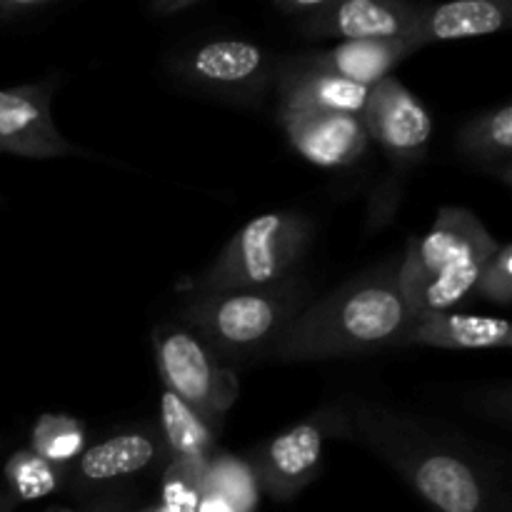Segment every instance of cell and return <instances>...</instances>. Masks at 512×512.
Here are the masks:
<instances>
[{
	"mask_svg": "<svg viewBox=\"0 0 512 512\" xmlns=\"http://www.w3.org/2000/svg\"><path fill=\"white\" fill-rule=\"evenodd\" d=\"M340 420L433 512H505L498 483L485 465L418 420L375 403H358Z\"/></svg>",
	"mask_w": 512,
	"mask_h": 512,
	"instance_id": "1",
	"label": "cell"
},
{
	"mask_svg": "<svg viewBox=\"0 0 512 512\" xmlns=\"http://www.w3.org/2000/svg\"><path fill=\"white\" fill-rule=\"evenodd\" d=\"M398 265L395 260L365 270L310 300L270 345V355L283 363H310L398 348L415 315L400 293Z\"/></svg>",
	"mask_w": 512,
	"mask_h": 512,
	"instance_id": "2",
	"label": "cell"
},
{
	"mask_svg": "<svg viewBox=\"0 0 512 512\" xmlns=\"http://www.w3.org/2000/svg\"><path fill=\"white\" fill-rule=\"evenodd\" d=\"M498 248L473 210L440 208L433 228L410 240L398 265L405 303L415 315L458 308L473 295L480 270Z\"/></svg>",
	"mask_w": 512,
	"mask_h": 512,
	"instance_id": "3",
	"label": "cell"
},
{
	"mask_svg": "<svg viewBox=\"0 0 512 512\" xmlns=\"http://www.w3.org/2000/svg\"><path fill=\"white\" fill-rule=\"evenodd\" d=\"M308 303V280L290 275L265 288L190 295L180 318L228 363L270 350Z\"/></svg>",
	"mask_w": 512,
	"mask_h": 512,
	"instance_id": "4",
	"label": "cell"
},
{
	"mask_svg": "<svg viewBox=\"0 0 512 512\" xmlns=\"http://www.w3.org/2000/svg\"><path fill=\"white\" fill-rule=\"evenodd\" d=\"M313 233V220L298 210L258 215L225 243L218 258L193 283V295L265 288L290 278L303 263Z\"/></svg>",
	"mask_w": 512,
	"mask_h": 512,
	"instance_id": "5",
	"label": "cell"
},
{
	"mask_svg": "<svg viewBox=\"0 0 512 512\" xmlns=\"http://www.w3.org/2000/svg\"><path fill=\"white\" fill-rule=\"evenodd\" d=\"M155 363L165 390L178 395L218 433L238 400V378L225 360L183 323H165L153 333Z\"/></svg>",
	"mask_w": 512,
	"mask_h": 512,
	"instance_id": "6",
	"label": "cell"
},
{
	"mask_svg": "<svg viewBox=\"0 0 512 512\" xmlns=\"http://www.w3.org/2000/svg\"><path fill=\"white\" fill-rule=\"evenodd\" d=\"M278 60L253 40L210 38L185 48L173 70L183 83L218 98L250 103L273 85Z\"/></svg>",
	"mask_w": 512,
	"mask_h": 512,
	"instance_id": "7",
	"label": "cell"
},
{
	"mask_svg": "<svg viewBox=\"0 0 512 512\" xmlns=\"http://www.w3.org/2000/svg\"><path fill=\"white\" fill-rule=\"evenodd\" d=\"M360 120L368 130V138L375 140L398 168H413L428 153L433 115L420 103L418 95L410 93L393 75L370 88Z\"/></svg>",
	"mask_w": 512,
	"mask_h": 512,
	"instance_id": "8",
	"label": "cell"
},
{
	"mask_svg": "<svg viewBox=\"0 0 512 512\" xmlns=\"http://www.w3.org/2000/svg\"><path fill=\"white\" fill-rule=\"evenodd\" d=\"M333 420L315 415L265 443L250 463L260 488L275 500H290L303 493L320 475L325 438Z\"/></svg>",
	"mask_w": 512,
	"mask_h": 512,
	"instance_id": "9",
	"label": "cell"
},
{
	"mask_svg": "<svg viewBox=\"0 0 512 512\" xmlns=\"http://www.w3.org/2000/svg\"><path fill=\"white\" fill-rule=\"evenodd\" d=\"M53 83L0 90V153L48 160L75 153L53 120Z\"/></svg>",
	"mask_w": 512,
	"mask_h": 512,
	"instance_id": "10",
	"label": "cell"
},
{
	"mask_svg": "<svg viewBox=\"0 0 512 512\" xmlns=\"http://www.w3.org/2000/svg\"><path fill=\"white\" fill-rule=\"evenodd\" d=\"M420 3L413 0H333L300 15L305 38L325 40H408Z\"/></svg>",
	"mask_w": 512,
	"mask_h": 512,
	"instance_id": "11",
	"label": "cell"
},
{
	"mask_svg": "<svg viewBox=\"0 0 512 512\" xmlns=\"http://www.w3.org/2000/svg\"><path fill=\"white\" fill-rule=\"evenodd\" d=\"M295 153L320 168H350L368 153V130L360 115L328 110H278Z\"/></svg>",
	"mask_w": 512,
	"mask_h": 512,
	"instance_id": "12",
	"label": "cell"
},
{
	"mask_svg": "<svg viewBox=\"0 0 512 512\" xmlns=\"http://www.w3.org/2000/svg\"><path fill=\"white\" fill-rule=\"evenodd\" d=\"M275 90L278 110H328V113L363 115L370 88L338 78L333 73L305 63L300 55H290L275 63Z\"/></svg>",
	"mask_w": 512,
	"mask_h": 512,
	"instance_id": "13",
	"label": "cell"
},
{
	"mask_svg": "<svg viewBox=\"0 0 512 512\" xmlns=\"http://www.w3.org/2000/svg\"><path fill=\"white\" fill-rule=\"evenodd\" d=\"M512 0H448V3H420L418 18L410 30L415 50L445 40L480 38L500 33L510 23Z\"/></svg>",
	"mask_w": 512,
	"mask_h": 512,
	"instance_id": "14",
	"label": "cell"
},
{
	"mask_svg": "<svg viewBox=\"0 0 512 512\" xmlns=\"http://www.w3.org/2000/svg\"><path fill=\"white\" fill-rule=\"evenodd\" d=\"M423 345L443 350H498L512 345V328L505 318L493 315H468L443 310V313L413 315L398 348Z\"/></svg>",
	"mask_w": 512,
	"mask_h": 512,
	"instance_id": "15",
	"label": "cell"
},
{
	"mask_svg": "<svg viewBox=\"0 0 512 512\" xmlns=\"http://www.w3.org/2000/svg\"><path fill=\"white\" fill-rule=\"evenodd\" d=\"M160 458H165L160 433L143 428L120 430L83 450V455L75 460V483L85 488L115 483L143 473L150 465L160 463Z\"/></svg>",
	"mask_w": 512,
	"mask_h": 512,
	"instance_id": "16",
	"label": "cell"
},
{
	"mask_svg": "<svg viewBox=\"0 0 512 512\" xmlns=\"http://www.w3.org/2000/svg\"><path fill=\"white\" fill-rule=\"evenodd\" d=\"M415 45L410 40H343L328 50L303 53L300 58L315 68L333 73L338 78L353 80V83L373 88L383 78L393 75V70L410 58Z\"/></svg>",
	"mask_w": 512,
	"mask_h": 512,
	"instance_id": "17",
	"label": "cell"
},
{
	"mask_svg": "<svg viewBox=\"0 0 512 512\" xmlns=\"http://www.w3.org/2000/svg\"><path fill=\"white\" fill-rule=\"evenodd\" d=\"M458 155L480 173L512 185V105L475 113L458 130Z\"/></svg>",
	"mask_w": 512,
	"mask_h": 512,
	"instance_id": "18",
	"label": "cell"
},
{
	"mask_svg": "<svg viewBox=\"0 0 512 512\" xmlns=\"http://www.w3.org/2000/svg\"><path fill=\"white\" fill-rule=\"evenodd\" d=\"M160 438L170 460L205 463L215 453V433L190 405L165 390L160 400Z\"/></svg>",
	"mask_w": 512,
	"mask_h": 512,
	"instance_id": "19",
	"label": "cell"
},
{
	"mask_svg": "<svg viewBox=\"0 0 512 512\" xmlns=\"http://www.w3.org/2000/svg\"><path fill=\"white\" fill-rule=\"evenodd\" d=\"M68 480V470L48 463L33 450H18L10 455L3 470V493H0V512H10L18 503L48 498L58 493Z\"/></svg>",
	"mask_w": 512,
	"mask_h": 512,
	"instance_id": "20",
	"label": "cell"
},
{
	"mask_svg": "<svg viewBox=\"0 0 512 512\" xmlns=\"http://www.w3.org/2000/svg\"><path fill=\"white\" fill-rule=\"evenodd\" d=\"M85 443H88L85 428L70 415H40L38 423L30 430V450L48 463L60 465V468H68L70 463H75L88 448Z\"/></svg>",
	"mask_w": 512,
	"mask_h": 512,
	"instance_id": "21",
	"label": "cell"
},
{
	"mask_svg": "<svg viewBox=\"0 0 512 512\" xmlns=\"http://www.w3.org/2000/svg\"><path fill=\"white\" fill-rule=\"evenodd\" d=\"M203 488L223 495L238 512H255L258 505V480L253 468L235 455H210L205 465Z\"/></svg>",
	"mask_w": 512,
	"mask_h": 512,
	"instance_id": "22",
	"label": "cell"
},
{
	"mask_svg": "<svg viewBox=\"0 0 512 512\" xmlns=\"http://www.w3.org/2000/svg\"><path fill=\"white\" fill-rule=\"evenodd\" d=\"M205 463L170 460L163 475V508L168 512H195L205 485Z\"/></svg>",
	"mask_w": 512,
	"mask_h": 512,
	"instance_id": "23",
	"label": "cell"
},
{
	"mask_svg": "<svg viewBox=\"0 0 512 512\" xmlns=\"http://www.w3.org/2000/svg\"><path fill=\"white\" fill-rule=\"evenodd\" d=\"M475 298L490 300L495 305H503L508 308L512 303V245L500 243V248L495 250L488 258V263L483 265L478 275V283L473 288Z\"/></svg>",
	"mask_w": 512,
	"mask_h": 512,
	"instance_id": "24",
	"label": "cell"
},
{
	"mask_svg": "<svg viewBox=\"0 0 512 512\" xmlns=\"http://www.w3.org/2000/svg\"><path fill=\"white\" fill-rule=\"evenodd\" d=\"M50 3H55V0H0V23L23 18V15L45 8Z\"/></svg>",
	"mask_w": 512,
	"mask_h": 512,
	"instance_id": "25",
	"label": "cell"
},
{
	"mask_svg": "<svg viewBox=\"0 0 512 512\" xmlns=\"http://www.w3.org/2000/svg\"><path fill=\"white\" fill-rule=\"evenodd\" d=\"M333 3V0H275V8L285 15H308L313 10L323 8V5Z\"/></svg>",
	"mask_w": 512,
	"mask_h": 512,
	"instance_id": "26",
	"label": "cell"
},
{
	"mask_svg": "<svg viewBox=\"0 0 512 512\" xmlns=\"http://www.w3.org/2000/svg\"><path fill=\"white\" fill-rule=\"evenodd\" d=\"M195 512H238L233 508V505L228 503V500L223 498V495L213 493V490L203 488V495H200V503H198V510Z\"/></svg>",
	"mask_w": 512,
	"mask_h": 512,
	"instance_id": "27",
	"label": "cell"
},
{
	"mask_svg": "<svg viewBox=\"0 0 512 512\" xmlns=\"http://www.w3.org/2000/svg\"><path fill=\"white\" fill-rule=\"evenodd\" d=\"M200 3V0H153V13L158 15H173V13H180V10L190 8V5Z\"/></svg>",
	"mask_w": 512,
	"mask_h": 512,
	"instance_id": "28",
	"label": "cell"
},
{
	"mask_svg": "<svg viewBox=\"0 0 512 512\" xmlns=\"http://www.w3.org/2000/svg\"><path fill=\"white\" fill-rule=\"evenodd\" d=\"M140 512H168L163 508V505H155V508H145V510H140Z\"/></svg>",
	"mask_w": 512,
	"mask_h": 512,
	"instance_id": "29",
	"label": "cell"
},
{
	"mask_svg": "<svg viewBox=\"0 0 512 512\" xmlns=\"http://www.w3.org/2000/svg\"><path fill=\"white\" fill-rule=\"evenodd\" d=\"M58 512H70V510H58Z\"/></svg>",
	"mask_w": 512,
	"mask_h": 512,
	"instance_id": "30",
	"label": "cell"
}]
</instances>
